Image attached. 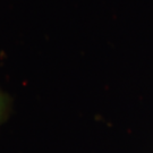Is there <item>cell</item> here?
Listing matches in <instances>:
<instances>
[{
  "mask_svg": "<svg viewBox=\"0 0 153 153\" xmlns=\"http://www.w3.org/2000/svg\"><path fill=\"white\" fill-rule=\"evenodd\" d=\"M1 111H2V101H1V98H0V115H1Z\"/></svg>",
  "mask_w": 153,
  "mask_h": 153,
  "instance_id": "1",
  "label": "cell"
}]
</instances>
